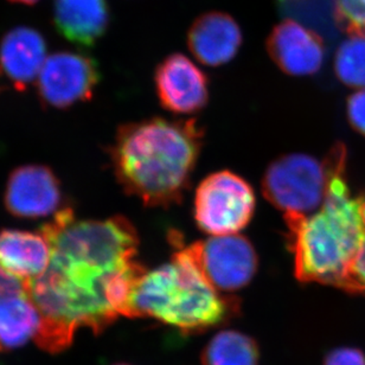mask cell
Wrapping results in <instances>:
<instances>
[{
    "instance_id": "e0dca14e",
    "label": "cell",
    "mask_w": 365,
    "mask_h": 365,
    "mask_svg": "<svg viewBox=\"0 0 365 365\" xmlns=\"http://www.w3.org/2000/svg\"><path fill=\"white\" fill-rule=\"evenodd\" d=\"M42 317L28 292L0 300V351L36 337Z\"/></svg>"
},
{
    "instance_id": "2e32d148",
    "label": "cell",
    "mask_w": 365,
    "mask_h": 365,
    "mask_svg": "<svg viewBox=\"0 0 365 365\" xmlns=\"http://www.w3.org/2000/svg\"><path fill=\"white\" fill-rule=\"evenodd\" d=\"M51 247L42 232H0V264L28 282L41 277L51 262Z\"/></svg>"
},
{
    "instance_id": "6da1fadb",
    "label": "cell",
    "mask_w": 365,
    "mask_h": 365,
    "mask_svg": "<svg viewBox=\"0 0 365 365\" xmlns=\"http://www.w3.org/2000/svg\"><path fill=\"white\" fill-rule=\"evenodd\" d=\"M148 271L137 260L116 269L62 266L50 262L26 289L42 322L36 343L46 351H62L80 329L101 334L119 316H127L130 295Z\"/></svg>"
},
{
    "instance_id": "30bf717a",
    "label": "cell",
    "mask_w": 365,
    "mask_h": 365,
    "mask_svg": "<svg viewBox=\"0 0 365 365\" xmlns=\"http://www.w3.org/2000/svg\"><path fill=\"white\" fill-rule=\"evenodd\" d=\"M63 192L53 170L44 165L19 166L7 180L4 204L14 217L37 220L63 210Z\"/></svg>"
},
{
    "instance_id": "52a82bcc",
    "label": "cell",
    "mask_w": 365,
    "mask_h": 365,
    "mask_svg": "<svg viewBox=\"0 0 365 365\" xmlns=\"http://www.w3.org/2000/svg\"><path fill=\"white\" fill-rule=\"evenodd\" d=\"M255 193L232 171L207 176L197 187L195 221L211 236L235 235L246 228L255 211Z\"/></svg>"
},
{
    "instance_id": "ba28073f",
    "label": "cell",
    "mask_w": 365,
    "mask_h": 365,
    "mask_svg": "<svg viewBox=\"0 0 365 365\" xmlns=\"http://www.w3.org/2000/svg\"><path fill=\"white\" fill-rule=\"evenodd\" d=\"M204 277L221 293L240 291L253 280L257 255L245 236H211L184 248Z\"/></svg>"
},
{
    "instance_id": "5b68a950",
    "label": "cell",
    "mask_w": 365,
    "mask_h": 365,
    "mask_svg": "<svg viewBox=\"0 0 365 365\" xmlns=\"http://www.w3.org/2000/svg\"><path fill=\"white\" fill-rule=\"evenodd\" d=\"M41 232L49 241L53 264L108 271L137 257V229L123 216L80 221L66 207Z\"/></svg>"
},
{
    "instance_id": "d4e9b609",
    "label": "cell",
    "mask_w": 365,
    "mask_h": 365,
    "mask_svg": "<svg viewBox=\"0 0 365 365\" xmlns=\"http://www.w3.org/2000/svg\"><path fill=\"white\" fill-rule=\"evenodd\" d=\"M362 217H363V223H364L365 227V198L362 200Z\"/></svg>"
},
{
    "instance_id": "44dd1931",
    "label": "cell",
    "mask_w": 365,
    "mask_h": 365,
    "mask_svg": "<svg viewBox=\"0 0 365 365\" xmlns=\"http://www.w3.org/2000/svg\"><path fill=\"white\" fill-rule=\"evenodd\" d=\"M343 289L354 294H365V239L352 262Z\"/></svg>"
},
{
    "instance_id": "d6986e66",
    "label": "cell",
    "mask_w": 365,
    "mask_h": 365,
    "mask_svg": "<svg viewBox=\"0 0 365 365\" xmlns=\"http://www.w3.org/2000/svg\"><path fill=\"white\" fill-rule=\"evenodd\" d=\"M334 73L343 85L365 89V34L349 35L338 46Z\"/></svg>"
},
{
    "instance_id": "ffe728a7",
    "label": "cell",
    "mask_w": 365,
    "mask_h": 365,
    "mask_svg": "<svg viewBox=\"0 0 365 365\" xmlns=\"http://www.w3.org/2000/svg\"><path fill=\"white\" fill-rule=\"evenodd\" d=\"M336 25L348 35L365 34V0H334Z\"/></svg>"
},
{
    "instance_id": "7402d4cb",
    "label": "cell",
    "mask_w": 365,
    "mask_h": 365,
    "mask_svg": "<svg viewBox=\"0 0 365 365\" xmlns=\"http://www.w3.org/2000/svg\"><path fill=\"white\" fill-rule=\"evenodd\" d=\"M348 119L357 132L365 135V89H359L349 98Z\"/></svg>"
},
{
    "instance_id": "ac0fdd59",
    "label": "cell",
    "mask_w": 365,
    "mask_h": 365,
    "mask_svg": "<svg viewBox=\"0 0 365 365\" xmlns=\"http://www.w3.org/2000/svg\"><path fill=\"white\" fill-rule=\"evenodd\" d=\"M202 365H259L257 341L241 331L223 330L210 338L200 354Z\"/></svg>"
},
{
    "instance_id": "484cf974",
    "label": "cell",
    "mask_w": 365,
    "mask_h": 365,
    "mask_svg": "<svg viewBox=\"0 0 365 365\" xmlns=\"http://www.w3.org/2000/svg\"><path fill=\"white\" fill-rule=\"evenodd\" d=\"M280 3H286V1H292V0H279Z\"/></svg>"
},
{
    "instance_id": "8fae6325",
    "label": "cell",
    "mask_w": 365,
    "mask_h": 365,
    "mask_svg": "<svg viewBox=\"0 0 365 365\" xmlns=\"http://www.w3.org/2000/svg\"><path fill=\"white\" fill-rule=\"evenodd\" d=\"M155 83L163 107L176 114L200 112L209 100L207 74L182 53H171L157 66Z\"/></svg>"
},
{
    "instance_id": "8992f818",
    "label": "cell",
    "mask_w": 365,
    "mask_h": 365,
    "mask_svg": "<svg viewBox=\"0 0 365 365\" xmlns=\"http://www.w3.org/2000/svg\"><path fill=\"white\" fill-rule=\"evenodd\" d=\"M329 173L325 160L292 153L274 160L262 178L264 198L284 214V222L316 212L327 196Z\"/></svg>"
},
{
    "instance_id": "603a6c76",
    "label": "cell",
    "mask_w": 365,
    "mask_h": 365,
    "mask_svg": "<svg viewBox=\"0 0 365 365\" xmlns=\"http://www.w3.org/2000/svg\"><path fill=\"white\" fill-rule=\"evenodd\" d=\"M323 365H365V355L359 349H334L327 354Z\"/></svg>"
},
{
    "instance_id": "7a4b0ae2",
    "label": "cell",
    "mask_w": 365,
    "mask_h": 365,
    "mask_svg": "<svg viewBox=\"0 0 365 365\" xmlns=\"http://www.w3.org/2000/svg\"><path fill=\"white\" fill-rule=\"evenodd\" d=\"M202 145L196 120L152 118L120 127L110 159L125 192L146 207H166L182 200Z\"/></svg>"
},
{
    "instance_id": "277c9868",
    "label": "cell",
    "mask_w": 365,
    "mask_h": 365,
    "mask_svg": "<svg viewBox=\"0 0 365 365\" xmlns=\"http://www.w3.org/2000/svg\"><path fill=\"white\" fill-rule=\"evenodd\" d=\"M239 311V300L212 287L182 248L168 264L141 275L126 317L151 318L193 334L227 323Z\"/></svg>"
},
{
    "instance_id": "5bb4252c",
    "label": "cell",
    "mask_w": 365,
    "mask_h": 365,
    "mask_svg": "<svg viewBox=\"0 0 365 365\" xmlns=\"http://www.w3.org/2000/svg\"><path fill=\"white\" fill-rule=\"evenodd\" d=\"M190 53L200 63L220 67L234 60L242 46V30L230 14L210 11L193 21L186 35Z\"/></svg>"
},
{
    "instance_id": "9a60e30c",
    "label": "cell",
    "mask_w": 365,
    "mask_h": 365,
    "mask_svg": "<svg viewBox=\"0 0 365 365\" xmlns=\"http://www.w3.org/2000/svg\"><path fill=\"white\" fill-rule=\"evenodd\" d=\"M109 18L107 0H53V25L76 46H94L107 32Z\"/></svg>"
},
{
    "instance_id": "3957f363",
    "label": "cell",
    "mask_w": 365,
    "mask_h": 365,
    "mask_svg": "<svg viewBox=\"0 0 365 365\" xmlns=\"http://www.w3.org/2000/svg\"><path fill=\"white\" fill-rule=\"evenodd\" d=\"M325 163L329 182L322 207L307 217L284 223L294 255L295 277L304 284L343 289L365 239L362 198L352 196L349 187L344 145L334 146Z\"/></svg>"
},
{
    "instance_id": "cb8c5ba5",
    "label": "cell",
    "mask_w": 365,
    "mask_h": 365,
    "mask_svg": "<svg viewBox=\"0 0 365 365\" xmlns=\"http://www.w3.org/2000/svg\"><path fill=\"white\" fill-rule=\"evenodd\" d=\"M11 3L24 4V5H35L39 0H9Z\"/></svg>"
},
{
    "instance_id": "7c38bea8",
    "label": "cell",
    "mask_w": 365,
    "mask_h": 365,
    "mask_svg": "<svg viewBox=\"0 0 365 365\" xmlns=\"http://www.w3.org/2000/svg\"><path fill=\"white\" fill-rule=\"evenodd\" d=\"M266 49L281 71L295 78L316 74L325 58L323 38L293 19H284L272 29Z\"/></svg>"
},
{
    "instance_id": "9c48e42d",
    "label": "cell",
    "mask_w": 365,
    "mask_h": 365,
    "mask_svg": "<svg viewBox=\"0 0 365 365\" xmlns=\"http://www.w3.org/2000/svg\"><path fill=\"white\" fill-rule=\"evenodd\" d=\"M98 81L100 71L94 58L61 51L46 57L36 86L43 106L64 109L89 100Z\"/></svg>"
},
{
    "instance_id": "4316f807",
    "label": "cell",
    "mask_w": 365,
    "mask_h": 365,
    "mask_svg": "<svg viewBox=\"0 0 365 365\" xmlns=\"http://www.w3.org/2000/svg\"><path fill=\"white\" fill-rule=\"evenodd\" d=\"M114 365H130V364H126V363H118V364Z\"/></svg>"
},
{
    "instance_id": "4fadbf2b",
    "label": "cell",
    "mask_w": 365,
    "mask_h": 365,
    "mask_svg": "<svg viewBox=\"0 0 365 365\" xmlns=\"http://www.w3.org/2000/svg\"><path fill=\"white\" fill-rule=\"evenodd\" d=\"M46 60V39L37 30L17 26L0 42V94L23 91L37 81Z\"/></svg>"
}]
</instances>
